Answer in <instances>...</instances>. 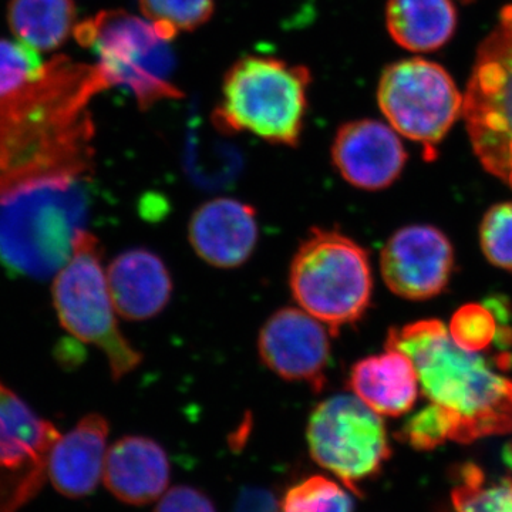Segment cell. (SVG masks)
Here are the masks:
<instances>
[{"label": "cell", "mask_w": 512, "mask_h": 512, "mask_svg": "<svg viewBox=\"0 0 512 512\" xmlns=\"http://www.w3.org/2000/svg\"><path fill=\"white\" fill-rule=\"evenodd\" d=\"M107 89L96 64L57 56L28 86L0 97V201L40 185L90 180L89 106Z\"/></svg>", "instance_id": "1"}, {"label": "cell", "mask_w": 512, "mask_h": 512, "mask_svg": "<svg viewBox=\"0 0 512 512\" xmlns=\"http://www.w3.org/2000/svg\"><path fill=\"white\" fill-rule=\"evenodd\" d=\"M386 348L400 350L416 369L421 393L440 414L448 440L473 443L512 431V380L491 360L460 348L436 319L392 329Z\"/></svg>", "instance_id": "2"}, {"label": "cell", "mask_w": 512, "mask_h": 512, "mask_svg": "<svg viewBox=\"0 0 512 512\" xmlns=\"http://www.w3.org/2000/svg\"><path fill=\"white\" fill-rule=\"evenodd\" d=\"M83 183L49 184L0 201V262L33 279L55 276L87 220Z\"/></svg>", "instance_id": "3"}, {"label": "cell", "mask_w": 512, "mask_h": 512, "mask_svg": "<svg viewBox=\"0 0 512 512\" xmlns=\"http://www.w3.org/2000/svg\"><path fill=\"white\" fill-rule=\"evenodd\" d=\"M311 80L309 70L298 64L272 56L242 57L222 84L218 124L296 147L305 128Z\"/></svg>", "instance_id": "4"}, {"label": "cell", "mask_w": 512, "mask_h": 512, "mask_svg": "<svg viewBox=\"0 0 512 512\" xmlns=\"http://www.w3.org/2000/svg\"><path fill=\"white\" fill-rule=\"evenodd\" d=\"M289 288L303 311L338 335L363 319L372 302L369 255L343 232L313 228L293 255Z\"/></svg>", "instance_id": "5"}, {"label": "cell", "mask_w": 512, "mask_h": 512, "mask_svg": "<svg viewBox=\"0 0 512 512\" xmlns=\"http://www.w3.org/2000/svg\"><path fill=\"white\" fill-rule=\"evenodd\" d=\"M79 45L96 57V66L110 87H124L144 109L178 99L171 40L148 20L124 10H107L77 23Z\"/></svg>", "instance_id": "6"}, {"label": "cell", "mask_w": 512, "mask_h": 512, "mask_svg": "<svg viewBox=\"0 0 512 512\" xmlns=\"http://www.w3.org/2000/svg\"><path fill=\"white\" fill-rule=\"evenodd\" d=\"M101 256L96 235L86 229L79 231L72 256L53 279V306L63 329L74 339L100 349L111 376L120 380L141 365L143 355L121 333Z\"/></svg>", "instance_id": "7"}, {"label": "cell", "mask_w": 512, "mask_h": 512, "mask_svg": "<svg viewBox=\"0 0 512 512\" xmlns=\"http://www.w3.org/2000/svg\"><path fill=\"white\" fill-rule=\"evenodd\" d=\"M309 453L352 493L379 476L392 456L379 413L355 394H335L320 402L306 427Z\"/></svg>", "instance_id": "8"}, {"label": "cell", "mask_w": 512, "mask_h": 512, "mask_svg": "<svg viewBox=\"0 0 512 512\" xmlns=\"http://www.w3.org/2000/svg\"><path fill=\"white\" fill-rule=\"evenodd\" d=\"M377 101L390 126L423 144L431 156L464 109L453 77L440 64L424 59L387 67L377 86Z\"/></svg>", "instance_id": "9"}, {"label": "cell", "mask_w": 512, "mask_h": 512, "mask_svg": "<svg viewBox=\"0 0 512 512\" xmlns=\"http://www.w3.org/2000/svg\"><path fill=\"white\" fill-rule=\"evenodd\" d=\"M463 114L477 157L493 173L512 146V5L478 47Z\"/></svg>", "instance_id": "10"}, {"label": "cell", "mask_w": 512, "mask_h": 512, "mask_svg": "<svg viewBox=\"0 0 512 512\" xmlns=\"http://www.w3.org/2000/svg\"><path fill=\"white\" fill-rule=\"evenodd\" d=\"M60 431L0 382V512H20L42 490Z\"/></svg>", "instance_id": "11"}, {"label": "cell", "mask_w": 512, "mask_h": 512, "mask_svg": "<svg viewBox=\"0 0 512 512\" xmlns=\"http://www.w3.org/2000/svg\"><path fill=\"white\" fill-rule=\"evenodd\" d=\"M330 330L299 308L269 316L258 336V353L271 372L288 382L308 384L315 393L328 383Z\"/></svg>", "instance_id": "12"}, {"label": "cell", "mask_w": 512, "mask_h": 512, "mask_svg": "<svg viewBox=\"0 0 512 512\" xmlns=\"http://www.w3.org/2000/svg\"><path fill=\"white\" fill-rule=\"evenodd\" d=\"M453 266L450 241L439 229L427 225L394 232L380 256L384 284L397 296L412 301L439 295L448 284Z\"/></svg>", "instance_id": "13"}, {"label": "cell", "mask_w": 512, "mask_h": 512, "mask_svg": "<svg viewBox=\"0 0 512 512\" xmlns=\"http://www.w3.org/2000/svg\"><path fill=\"white\" fill-rule=\"evenodd\" d=\"M392 126L363 119L343 124L332 143V163L340 177L365 191L396 183L407 161L402 140Z\"/></svg>", "instance_id": "14"}, {"label": "cell", "mask_w": 512, "mask_h": 512, "mask_svg": "<svg viewBox=\"0 0 512 512\" xmlns=\"http://www.w3.org/2000/svg\"><path fill=\"white\" fill-rule=\"evenodd\" d=\"M188 239L195 254L215 268L234 269L248 262L259 239L256 211L234 198H214L192 214Z\"/></svg>", "instance_id": "15"}, {"label": "cell", "mask_w": 512, "mask_h": 512, "mask_svg": "<svg viewBox=\"0 0 512 512\" xmlns=\"http://www.w3.org/2000/svg\"><path fill=\"white\" fill-rule=\"evenodd\" d=\"M109 433L106 417L90 413L60 434L47 460V480L57 493L72 500L94 493L103 478Z\"/></svg>", "instance_id": "16"}, {"label": "cell", "mask_w": 512, "mask_h": 512, "mask_svg": "<svg viewBox=\"0 0 512 512\" xmlns=\"http://www.w3.org/2000/svg\"><path fill=\"white\" fill-rule=\"evenodd\" d=\"M106 275L117 315L133 322L156 318L173 296L170 271L150 249L121 252L107 266Z\"/></svg>", "instance_id": "17"}, {"label": "cell", "mask_w": 512, "mask_h": 512, "mask_svg": "<svg viewBox=\"0 0 512 512\" xmlns=\"http://www.w3.org/2000/svg\"><path fill=\"white\" fill-rule=\"evenodd\" d=\"M170 476V460L156 440L124 436L107 448L104 485L121 503H153L167 491Z\"/></svg>", "instance_id": "18"}, {"label": "cell", "mask_w": 512, "mask_h": 512, "mask_svg": "<svg viewBox=\"0 0 512 512\" xmlns=\"http://www.w3.org/2000/svg\"><path fill=\"white\" fill-rule=\"evenodd\" d=\"M349 387L380 416H403L413 409L420 384L412 360L400 350L365 357L350 369Z\"/></svg>", "instance_id": "19"}, {"label": "cell", "mask_w": 512, "mask_h": 512, "mask_svg": "<svg viewBox=\"0 0 512 512\" xmlns=\"http://www.w3.org/2000/svg\"><path fill=\"white\" fill-rule=\"evenodd\" d=\"M386 26L403 49L434 52L446 46L456 33V6L453 0H389Z\"/></svg>", "instance_id": "20"}, {"label": "cell", "mask_w": 512, "mask_h": 512, "mask_svg": "<svg viewBox=\"0 0 512 512\" xmlns=\"http://www.w3.org/2000/svg\"><path fill=\"white\" fill-rule=\"evenodd\" d=\"M8 23L13 35L37 52H52L76 28L73 0H10Z\"/></svg>", "instance_id": "21"}, {"label": "cell", "mask_w": 512, "mask_h": 512, "mask_svg": "<svg viewBox=\"0 0 512 512\" xmlns=\"http://www.w3.org/2000/svg\"><path fill=\"white\" fill-rule=\"evenodd\" d=\"M448 512H512V477L490 478L473 464L458 468Z\"/></svg>", "instance_id": "22"}, {"label": "cell", "mask_w": 512, "mask_h": 512, "mask_svg": "<svg viewBox=\"0 0 512 512\" xmlns=\"http://www.w3.org/2000/svg\"><path fill=\"white\" fill-rule=\"evenodd\" d=\"M148 22L173 40L178 33L192 32L210 20L215 0H138Z\"/></svg>", "instance_id": "23"}, {"label": "cell", "mask_w": 512, "mask_h": 512, "mask_svg": "<svg viewBox=\"0 0 512 512\" xmlns=\"http://www.w3.org/2000/svg\"><path fill=\"white\" fill-rule=\"evenodd\" d=\"M352 495L332 478L312 476L286 491L281 512H353Z\"/></svg>", "instance_id": "24"}, {"label": "cell", "mask_w": 512, "mask_h": 512, "mask_svg": "<svg viewBox=\"0 0 512 512\" xmlns=\"http://www.w3.org/2000/svg\"><path fill=\"white\" fill-rule=\"evenodd\" d=\"M37 50L19 40L0 39V97L19 92L45 70Z\"/></svg>", "instance_id": "25"}, {"label": "cell", "mask_w": 512, "mask_h": 512, "mask_svg": "<svg viewBox=\"0 0 512 512\" xmlns=\"http://www.w3.org/2000/svg\"><path fill=\"white\" fill-rule=\"evenodd\" d=\"M451 338L460 348L470 352H483L494 340L500 342L501 328L490 308L467 305L458 309L448 328Z\"/></svg>", "instance_id": "26"}, {"label": "cell", "mask_w": 512, "mask_h": 512, "mask_svg": "<svg viewBox=\"0 0 512 512\" xmlns=\"http://www.w3.org/2000/svg\"><path fill=\"white\" fill-rule=\"evenodd\" d=\"M480 238L488 261L512 271V202L495 205L485 214Z\"/></svg>", "instance_id": "27"}, {"label": "cell", "mask_w": 512, "mask_h": 512, "mask_svg": "<svg viewBox=\"0 0 512 512\" xmlns=\"http://www.w3.org/2000/svg\"><path fill=\"white\" fill-rule=\"evenodd\" d=\"M154 512H217V508L198 488L178 485L161 495Z\"/></svg>", "instance_id": "28"}, {"label": "cell", "mask_w": 512, "mask_h": 512, "mask_svg": "<svg viewBox=\"0 0 512 512\" xmlns=\"http://www.w3.org/2000/svg\"><path fill=\"white\" fill-rule=\"evenodd\" d=\"M234 512H281V505L268 490L248 488L239 494Z\"/></svg>", "instance_id": "29"}, {"label": "cell", "mask_w": 512, "mask_h": 512, "mask_svg": "<svg viewBox=\"0 0 512 512\" xmlns=\"http://www.w3.org/2000/svg\"><path fill=\"white\" fill-rule=\"evenodd\" d=\"M491 174L497 175L498 178H501V180H504L505 183L510 184L512 187V146L508 148L503 160L498 163Z\"/></svg>", "instance_id": "30"}]
</instances>
